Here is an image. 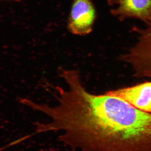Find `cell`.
<instances>
[{
  "instance_id": "6da1fadb",
  "label": "cell",
  "mask_w": 151,
  "mask_h": 151,
  "mask_svg": "<svg viewBox=\"0 0 151 151\" xmlns=\"http://www.w3.org/2000/svg\"><path fill=\"white\" fill-rule=\"evenodd\" d=\"M96 19V11L91 0H73L68 21V30L78 35L91 32Z\"/></svg>"
},
{
  "instance_id": "7a4b0ae2",
  "label": "cell",
  "mask_w": 151,
  "mask_h": 151,
  "mask_svg": "<svg viewBox=\"0 0 151 151\" xmlns=\"http://www.w3.org/2000/svg\"><path fill=\"white\" fill-rule=\"evenodd\" d=\"M118 97L141 111L151 113V82L106 92Z\"/></svg>"
},
{
  "instance_id": "3957f363",
  "label": "cell",
  "mask_w": 151,
  "mask_h": 151,
  "mask_svg": "<svg viewBox=\"0 0 151 151\" xmlns=\"http://www.w3.org/2000/svg\"><path fill=\"white\" fill-rule=\"evenodd\" d=\"M113 11L120 19L136 18L147 22L151 18V0H117Z\"/></svg>"
}]
</instances>
